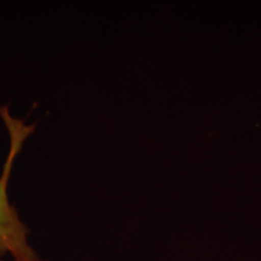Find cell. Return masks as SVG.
Masks as SVG:
<instances>
[{
  "label": "cell",
  "mask_w": 261,
  "mask_h": 261,
  "mask_svg": "<svg viewBox=\"0 0 261 261\" xmlns=\"http://www.w3.org/2000/svg\"><path fill=\"white\" fill-rule=\"evenodd\" d=\"M0 115L10 137L9 155L0 177V256L10 255L12 261H42L29 244L28 227L19 219L17 211L10 203L8 195L12 165L34 126H27L21 120L12 117L6 107L0 108Z\"/></svg>",
  "instance_id": "1"
},
{
  "label": "cell",
  "mask_w": 261,
  "mask_h": 261,
  "mask_svg": "<svg viewBox=\"0 0 261 261\" xmlns=\"http://www.w3.org/2000/svg\"><path fill=\"white\" fill-rule=\"evenodd\" d=\"M0 261H5V260H2V259H0Z\"/></svg>",
  "instance_id": "2"
}]
</instances>
